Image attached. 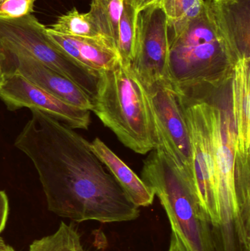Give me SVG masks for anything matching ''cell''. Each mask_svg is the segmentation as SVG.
<instances>
[{
	"label": "cell",
	"instance_id": "7a4b0ae2",
	"mask_svg": "<svg viewBox=\"0 0 250 251\" xmlns=\"http://www.w3.org/2000/svg\"><path fill=\"white\" fill-rule=\"evenodd\" d=\"M167 32L170 83L178 94L198 99L230 82L239 59L217 29L206 5L187 23L167 26Z\"/></svg>",
	"mask_w": 250,
	"mask_h": 251
},
{
	"label": "cell",
	"instance_id": "ac0fdd59",
	"mask_svg": "<svg viewBox=\"0 0 250 251\" xmlns=\"http://www.w3.org/2000/svg\"><path fill=\"white\" fill-rule=\"evenodd\" d=\"M139 12L133 0H124L119 22L117 50L123 64L132 66L135 57L136 18Z\"/></svg>",
	"mask_w": 250,
	"mask_h": 251
},
{
	"label": "cell",
	"instance_id": "e0dca14e",
	"mask_svg": "<svg viewBox=\"0 0 250 251\" xmlns=\"http://www.w3.org/2000/svg\"><path fill=\"white\" fill-rule=\"evenodd\" d=\"M49 29L70 36L105 39L92 14L90 12L79 13L75 7L60 16Z\"/></svg>",
	"mask_w": 250,
	"mask_h": 251
},
{
	"label": "cell",
	"instance_id": "d4e9b609",
	"mask_svg": "<svg viewBox=\"0 0 250 251\" xmlns=\"http://www.w3.org/2000/svg\"><path fill=\"white\" fill-rule=\"evenodd\" d=\"M168 251H188L177 234L172 231Z\"/></svg>",
	"mask_w": 250,
	"mask_h": 251
},
{
	"label": "cell",
	"instance_id": "603a6c76",
	"mask_svg": "<svg viewBox=\"0 0 250 251\" xmlns=\"http://www.w3.org/2000/svg\"><path fill=\"white\" fill-rule=\"evenodd\" d=\"M8 213L9 202L7 194L4 191H0V234L5 228Z\"/></svg>",
	"mask_w": 250,
	"mask_h": 251
},
{
	"label": "cell",
	"instance_id": "484cf974",
	"mask_svg": "<svg viewBox=\"0 0 250 251\" xmlns=\"http://www.w3.org/2000/svg\"><path fill=\"white\" fill-rule=\"evenodd\" d=\"M133 1L136 10L139 12L150 6L161 4L162 0H133Z\"/></svg>",
	"mask_w": 250,
	"mask_h": 251
},
{
	"label": "cell",
	"instance_id": "6da1fadb",
	"mask_svg": "<svg viewBox=\"0 0 250 251\" xmlns=\"http://www.w3.org/2000/svg\"><path fill=\"white\" fill-rule=\"evenodd\" d=\"M15 146L32 161L48 210L57 216L102 224L139 218V208L106 171L89 142L63 122L32 110Z\"/></svg>",
	"mask_w": 250,
	"mask_h": 251
},
{
	"label": "cell",
	"instance_id": "83f0119b",
	"mask_svg": "<svg viewBox=\"0 0 250 251\" xmlns=\"http://www.w3.org/2000/svg\"><path fill=\"white\" fill-rule=\"evenodd\" d=\"M205 1H215V0H205Z\"/></svg>",
	"mask_w": 250,
	"mask_h": 251
},
{
	"label": "cell",
	"instance_id": "ffe728a7",
	"mask_svg": "<svg viewBox=\"0 0 250 251\" xmlns=\"http://www.w3.org/2000/svg\"><path fill=\"white\" fill-rule=\"evenodd\" d=\"M28 251H86L81 237L73 225L62 222L58 229L50 235L35 240Z\"/></svg>",
	"mask_w": 250,
	"mask_h": 251
},
{
	"label": "cell",
	"instance_id": "9c48e42d",
	"mask_svg": "<svg viewBox=\"0 0 250 251\" xmlns=\"http://www.w3.org/2000/svg\"><path fill=\"white\" fill-rule=\"evenodd\" d=\"M169 51L167 17L161 4L140 10L132 68L147 90L157 84L170 83Z\"/></svg>",
	"mask_w": 250,
	"mask_h": 251
},
{
	"label": "cell",
	"instance_id": "9a60e30c",
	"mask_svg": "<svg viewBox=\"0 0 250 251\" xmlns=\"http://www.w3.org/2000/svg\"><path fill=\"white\" fill-rule=\"evenodd\" d=\"M250 58L239 59L231 82L230 104L236 133V149L249 153L250 146Z\"/></svg>",
	"mask_w": 250,
	"mask_h": 251
},
{
	"label": "cell",
	"instance_id": "8992f818",
	"mask_svg": "<svg viewBox=\"0 0 250 251\" xmlns=\"http://www.w3.org/2000/svg\"><path fill=\"white\" fill-rule=\"evenodd\" d=\"M0 45L26 53L67 76L89 96L93 104L99 76L69 57L33 15L10 20L0 19Z\"/></svg>",
	"mask_w": 250,
	"mask_h": 251
},
{
	"label": "cell",
	"instance_id": "ba28073f",
	"mask_svg": "<svg viewBox=\"0 0 250 251\" xmlns=\"http://www.w3.org/2000/svg\"><path fill=\"white\" fill-rule=\"evenodd\" d=\"M182 97L191 144L195 193L212 230L218 226V199L211 127L205 99Z\"/></svg>",
	"mask_w": 250,
	"mask_h": 251
},
{
	"label": "cell",
	"instance_id": "cb8c5ba5",
	"mask_svg": "<svg viewBox=\"0 0 250 251\" xmlns=\"http://www.w3.org/2000/svg\"><path fill=\"white\" fill-rule=\"evenodd\" d=\"M8 72L7 56L4 49L0 45V85L4 82L6 75Z\"/></svg>",
	"mask_w": 250,
	"mask_h": 251
},
{
	"label": "cell",
	"instance_id": "7402d4cb",
	"mask_svg": "<svg viewBox=\"0 0 250 251\" xmlns=\"http://www.w3.org/2000/svg\"><path fill=\"white\" fill-rule=\"evenodd\" d=\"M35 0H3L0 2V19L10 20L32 14Z\"/></svg>",
	"mask_w": 250,
	"mask_h": 251
},
{
	"label": "cell",
	"instance_id": "5bb4252c",
	"mask_svg": "<svg viewBox=\"0 0 250 251\" xmlns=\"http://www.w3.org/2000/svg\"><path fill=\"white\" fill-rule=\"evenodd\" d=\"M90 146L93 153L136 206L146 207L152 205L155 198L154 191L102 140L97 137L92 143H90Z\"/></svg>",
	"mask_w": 250,
	"mask_h": 251
},
{
	"label": "cell",
	"instance_id": "7c38bea8",
	"mask_svg": "<svg viewBox=\"0 0 250 251\" xmlns=\"http://www.w3.org/2000/svg\"><path fill=\"white\" fill-rule=\"evenodd\" d=\"M205 3L217 29L238 59L250 58V0Z\"/></svg>",
	"mask_w": 250,
	"mask_h": 251
},
{
	"label": "cell",
	"instance_id": "4fadbf2b",
	"mask_svg": "<svg viewBox=\"0 0 250 251\" xmlns=\"http://www.w3.org/2000/svg\"><path fill=\"white\" fill-rule=\"evenodd\" d=\"M51 39L76 63L97 76L120 60L117 49L103 38H88L57 33L47 28Z\"/></svg>",
	"mask_w": 250,
	"mask_h": 251
},
{
	"label": "cell",
	"instance_id": "44dd1931",
	"mask_svg": "<svg viewBox=\"0 0 250 251\" xmlns=\"http://www.w3.org/2000/svg\"><path fill=\"white\" fill-rule=\"evenodd\" d=\"M205 0H162L169 27L181 26L198 17L205 8Z\"/></svg>",
	"mask_w": 250,
	"mask_h": 251
},
{
	"label": "cell",
	"instance_id": "f1b7e54d",
	"mask_svg": "<svg viewBox=\"0 0 250 251\" xmlns=\"http://www.w3.org/2000/svg\"><path fill=\"white\" fill-rule=\"evenodd\" d=\"M3 0H0V2H1V1H2Z\"/></svg>",
	"mask_w": 250,
	"mask_h": 251
},
{
	"label": "cell",
	"instance_id": "d6986e66",
	"mask_svg": "<svg viewBox=\"0 0 250 251\" xmlns=\"http://www.w3.org/2000/svg\"><path fill=\"white\" fill-rule=\"evenodd\" d=\"M249 153L236 149L235 184L241 223L245 233L250 236V166Z\"/></svg>",
	"mask_w": 250,
	"mask_h": 251
},
{
	"label": "cell",
	"instance_id": "3957f363",
	"mask_svg": "<svg viewBox=\"0 0 250 251\" xmlns=\"http://www.w3.org/2000/svg\"><path fill=\"white\" fill-rule=\"evenodd\" d=\"M92 112L136 153L146 154L159 143L148 91L120 59L100 75Z\"/></svg>",
	"mask_w": 250,
	"mask_h": 251
},
{
	"label": "cell",
	"instance_id": "8fae6325",
	"mask_svg": "<svg viewBox=\"0 0 250 251\" xmlns=\"http://www.w3.org/2000/svg\"><path fill=\"white\" fill-rule=\"evenodd\" d=\"M2 48L7 56V74L16 72L57 98L79 108L92 111V100L71 79L43 64L26 53Z\"/></svg>",
	"mask_w": 250,
	"mask_h": 251
},
{
	"label": "cell",
	"instance_id": "277c9868",
	"mask_svg": "<svg viewBox=\"0 0 250 251\" xmlns=\"http://www.w3.org/2000/svg\"><path fill=\"white\" fill-rule=\"evenodd\" d=\"M144 162L142 179L159 199L176 233L188 251H215L212 227L195 190L176 171L159 144Z\"/></svg>",
	"mask_w": 250,
	"mask_h": 251
},
{
	"label": "cell",
	"instance_id": "52a82bcc",
	"mask_svg": "<svg viewBox=\"0 0 250 251\" xmlns=\"http://www.w3.org/2000/svg\"><path fill=\"white\" fill-rule=\"evenodd\" d=\"M147 91L159 144L176 171L195 192L192 144L182 96L170 83L157 84Z\"/></svg>",
	"mask_w": 250,
	"mask_h": 251
},
{
	"label": "cell",
	"instance_id": "4316f807",
	"mask_svg": "<svg viewBox=\"0 0 250 251\" xmlns=\"http://www.w3.org/2000/svg\"><path fill=\"white\" fill-rule=\"evenodd\" d=\"M0 251H16L11 246L5 243L2 238L0 237Z\"/></svg>",
	"mask_w": 250,
	"mask_h": 251
},
{
	"label": "cell",
	"instance_id": "5b68a950",
	"mask_svg": "<svg viewBox=\"0 0 250 251\" xmlns=\"http://www.w3.org/2000/svg\"><path fill=\"white\" fill-rule=\"evenodd\" d=\"M206 101L215 162L218 226L212 230L215 251H250V237L239 216L235 184L236 133L230 98L227 103Z\"/></svg>",
	"mask_w": 250,
	"mask_h": 251
},
{
	"label": "cell",
	"instance_id": "2e32d148",
	"mask_svg": "<svg viewBox=\"0 0 250 251\" xmlns=\"http://www.w3.org/2000/svg\"><path fill=\"white\" fill-rule=\"evenodd\" d=\"M123 2L124 0H92L89 11L103 36L116 49Z\"/></svg>",
	"mask_w": 250,
	"mask_h": 251
},
{
	"label": "cell",
	"instance_id": "30bf717a",
	"mask_svg": "<svg viewBox=\"0 0 250 251\" xmlns=\"http://www.w3.org/2000/svg\"><path fill=\"white\" fill-rule=\"evenodd\" d=\"M0 100L9 110H38L72 128L88 129L91 124V111L57 98L16 72L6 75L0 85Z\"/></svg>",
	"mask_w": 250,
	"mask_h": 251
}]
</instances>
